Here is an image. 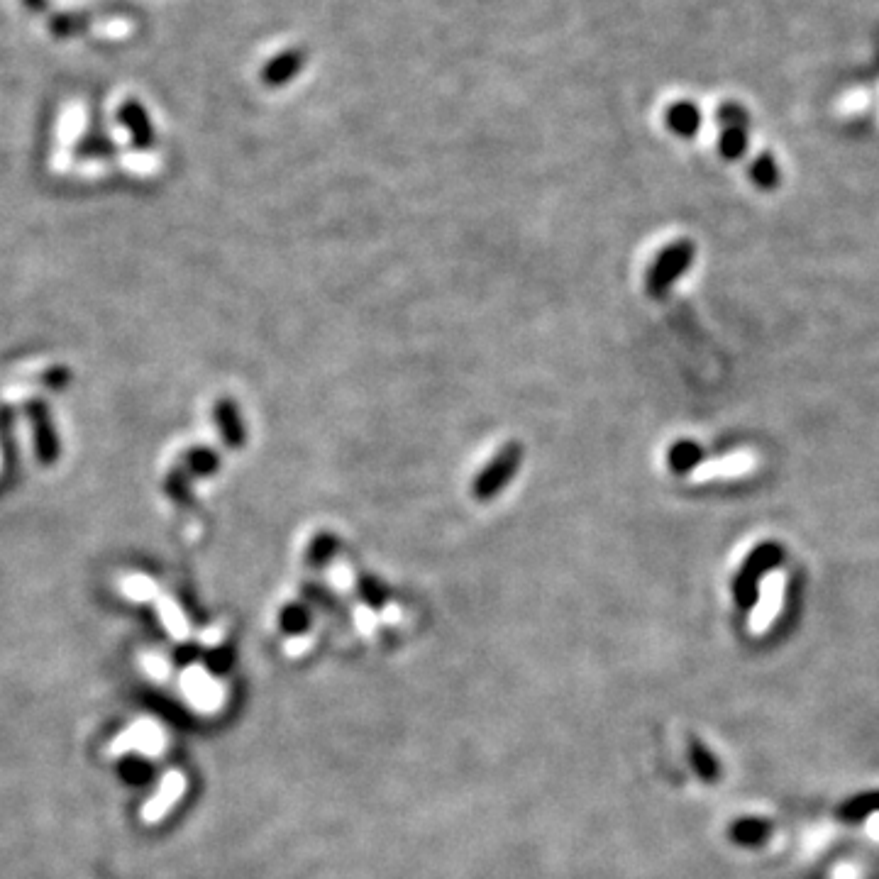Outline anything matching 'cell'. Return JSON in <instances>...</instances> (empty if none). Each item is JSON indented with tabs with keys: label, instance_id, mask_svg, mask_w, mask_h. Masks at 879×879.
<instances>
[{
	"label": "cell",
	"instance_id": "3957f363",
	"mask_svg": "<svg viewBox=\"0 0 879 879\" xmlns=\"http://www.w3.org/2000/svg\"><path fill=\"white\" fill-rule=\"evenodd\" d=\"M784 562V547L779 543H760L745 560L743 569H740L738 579H735V594H738L740 604L753 606L757 601V579L770 574L772 569L779 567Z\"/></svg>",
	"mask_w": 879,
	"mask_h": 879
},
{
	"label": "cell",
	"instance_id": "9a60e30c",
	"mask_svg": "<svg viewBox=\"0 0 879 879\" xmlns=\"http://www.w3.org/2000/svg\"><path fill=\"white\" fill-rule=\"evenodd\" d=\"M337 555V538L328 533H320L318 538L311 543V550H308V557L318 565H328L330 560H335Z\"/></svg>",
	"mask_w": 879,
	"mask_h": 879
},
{
	"label": "cell",
	"instance_id": "6da1fadb",
	"mask_svg": "<svg viewBox=\"0 0 879 879\" xmlns=\"http://www.w3.org/2000/svg\"><path fill=\"white\" fill-rule=\"evenodd\" d=\"M696 257V245L691 240H674L667 247H662L655 262L650 264L645 289L652 298H662L670 293V289L689 272Z\"/></svg>",
	"mask_w": 879,
	"mask_h": 879
},
{
	"label": "cell",
	"instance_id": "d6986e66",
	"mask_svg": "<svg viewBox=\"0 0 879 879\" xmlns=\"http://www.w3.org/2000/svg\"><path fill=\"white\" fill-rule=\"evenodd\" d=\"M22 3H25V8H30L32 13H42V10H47V0H22Z\"/></svg>",
	"mask_w": 879,
	"mask_h": 879
},
{
	"label": "cell",
	"instance_id": "7a4b0ae2",
	"mask_svg": "<svg viewBox=\"0 0 879 879\" xmlns=\"http://www.w3.org/2000/svg\"><path fill=\"white\" fill-rule=\"evenodd\" d=\"M523 464V445L521 442H506L489 462L484 464L482 472L477 474L472 484V494L477 501H491L506 491V486L516 479L518 469Z\"/></svg>",
	"mask_w": 879,
	"mask_h": 879
},
{
	"label": "cell",
	"instance_id": "2e32d148",
	"mask_svg": "<svg viewBox=\"0 0 879 879\" xmlns=\"http://www.w3.org/2000/svg\"><path fill=\"white\" fill-rule=\"evenodd\" d=\"M79 152L84 154V157H108V154H113V145H110L105 137L88 135L79 145Z\"/></svg>",
	"mask_w": 879,
	"mask_h": 879
},
{
	"label": "cell",
	"instance_id": "ac0fdd59",
	"mask_svg": "<svg viewBox=\"0 0 879 879\" xmlns=\"http://www.w3.org/2000/svg\"><path fill=\"white\" fill-rule=\"evenodd\" d=\"M47 381L54 386V389H59V386H64L66 381H69V369H52Z\"/></svg>",
	"mask_w": 879,
	"mask_h": 879
},
{
	"label": "cell",
	"instance_id": "4fadbf2b",
	"mask_svg": "<svg viewBox=\"0 0 879 879\" xmlns=\"http://www.w3.org/2000/svg\"><path fill=\"white\" fill-rule=\"evenodd\" d=\"M164 491H167L169 499H174L176 503H191L193 494H191V474L186 472L184 467H174L164 479Z\"/></svg>",
	"mask_w": 879,
	"mask_h": 879
},
{
	"label": "cell",
	"instance_id": "8fae6325",
	"mask_svg": "<svg viewBox=\"0 0 879 879\" xmlns=\"http://www.w3.org/2000/svg\"><path fill=\"white\" fill-rule=\"evenodd\" d=\"M750 181L757 186L760 191H775L782 181V174H779V167L770 152H760L755 157V162L750 164Z\"/></svg>",
	"mask_w": 879,
	"mask_h": 879
},
{
	"label": "cell",
	"instance_id": "e0dca14e",
	"mask_svg": "<svg viewBox=\"0 0 879 879\" xmlns=\"http://www.w3.org/2000/svg\"><path fill=\"white\" fill-rule=\"evenodd\" d=\"M120 772H123V777L130 784H142L149 777V767L142 760H137V762L135 760H127L125 765H123V770H120Z\"/></svg>",
	"mask_w": 879,
	"mask_h": 879
},
{
	"label": "cell",
	"instance_id": "5bb4252c",
	"mask_svg": "<svg viewBox=\"0 0 879 879\" xmlns=\"http://www.w3.org/2000/svg\"><path fill=\"white\" fill-rule=\"evenodd\" d=\"M716 123L721 125L723 130H731V127H740V130H748L750 115H748V110L743 108V105L731 101V103L718 105Z\"/></svg>",
	"mask_w": 879,
	"mask_h": 879
},
{
	"label": "cell",
	"instance_id": "7c38bea8",
	"mask_svg": "<svg viewBox=\"0 0 879 879\" xmlns=\"http://www.w3.org/2000/svg\"><path fill=\"white\" fill-rule=\"evenodd\" d=\"M748 147H750L748 130H740V127L723 130L721 137H718V152H721V157L728 159V162H738V159H743Z\"/></svg>",
	"mask_w": 879,
	"mask_h": 879
},
{
	"label": "cell",
	"instance_id": "5b68a950",
	"mask_svg": "<svg viewBox=\"0 0 879 879\" xmlns=\"http://www.w3.org/2000/svg\"><path fill=\"white\" fill-rule=\"evenodd\" d=\"M213 420L215 425H218L220 440H223L230 450H242V447H245L247 425L237 401H232V398H220V401H215Z\"/></svg>",
	"mask_w": 879,
	"mask_h": 879
},
{
	"label": "cell",
	"instance_id": "ba28073f",
	"mask_svg": "<svg viewBox=\"0 0 879 879\" xmlns=\"http://www.w3.org/2000/svg\"><path fill=\"white\" fill-rule=\"evenodd\" d=\"M665 123L677 137H684V140H691V137L699 132L701 127V110L699 105H694L691 101H679L672 103L665 113Z\"/></svg>",
	"mask_w": 879,
	"mask_h": 879
},
{
	"label": "cell",
	"instance_id": "9c48e42d",
	"mask_svg": "<svg viewBox=\"0 0 879 879\" xmlns=\"http://www.w3.org/2000/svg\"><path fill=\"white\" fill-rule=\"evenodd\" d=\"M704 457H706V452H704V447L699 445V442L684 438V440H677L670 447V452H667V464H670L672 474L684 477V474L694 472V469L699 467L701 462H704Z\"/></svg>",
	"mask_w": 879,
	"mask_h": 879
},
{
	"label": "cell",
	"instance_id": "30bf717a",
	"mask_svg": "<svg viewBox=\"0 0 879 879\" xmlns=\"http://www.w3.org/2000/svg\"><path fill=\"white\" fill-rule=\"evenodd\" d=\"M181 467L191 474V479L213 477V474H218L220 469V455L213 450V447L206 445L191 447V450H186L184 460H181Z\"/></svg>",
	"mask_w": 879,
	"mask_h": 879
},
{
	"label": "cell",
	"instance_id": "8992f818",
	"mask_svg": "<svg viewBox=\"0 0 879 879\" xmlns=\"http://www.w3.org/2000/svg\"><path fill=\"white\" fill-rule=\"evenodd\" d=\"M118 120H120V125H123L127 132H130L132 145H135L137 149H149L154 145V140H157V137H154L152 120H149L147 108L140 101H125L123 105H120Z\"/></svg>",
	"mask_w": 879,
	"mask_h": 879
},
{
	"label": "cell",
	"instance_id": "52a82bcc",
	"mask_svg": "<svg viewBox=\"0 0 879 879\" xmlns=\"http://www.w3.org/2000/svg\"><path fill=\"white\" fill-rule=\"evenodd\" d=\"M303 64H306V54L301 49H286V52L276 54V57L262 69V84L269 88H281L291 84L298 74H301Z\"/></svg>",
	"mask_w": 879,
	"mask_h": 879
},
{
	"label": "cell",
	"instance_id": "277c9868",
	"mask_svg": "<svg viewBox=\"0 0 879 879\" xmlns=\"http://www.w3.org/2000/svg\"><path fill=\"white\" fill-rule=\"evenodd\" d=\"M27 416L32 420V438H35V455L42 464H54L62 457V440L54 430L49 406L44 401L27 403Z\"/></svg>",
	"mask_w": 879,
	"mask_h": 879
}]
</instances>
